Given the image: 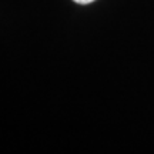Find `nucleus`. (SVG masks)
<instances>
[{
	"label": "nucleus",
	"mask_w": 154,
	"mask_h": 154,
	"mask_svg": "<svg viewBox=\"0 0 154 154\" xmlns=\"http://www.w3.org/2000/svg\"><path fill=\"white\" fill-rule=\"evenodd\" d=\"M74 3H79V5H88V3H93L94 0H73Z\"/></svg>",
	"instance_id": "1"
}]
</instances>
